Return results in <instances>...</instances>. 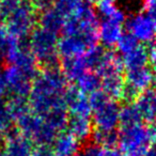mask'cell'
I'll use <instances>...</instances> for the list:
<instances>
[{
    "instance_id": "obj_2",
    "label": "cell",
    "mask_w": 156,
    "mask_h": 156,
    "mask_svg": "<svg viewBox=\"0 0 156 156\" xmlns=\"http://www.w3.org/2000/svg\"><path fill=\"white\" fill-rule=\"evenodd\" d=\"M69 87L60 67L49 66L39 71L28 95L32 112L44 118L58 111H67L65 98Z\"/></svg>"
},
{
    "instance_id": "obj_15",
    "label": "cell",
    "mask_w": 156,
    "mask_h": 156,
    "mask_svg": "<svg viewBox=\"0 0 156 156\" xmlns=\"http://www.w3.org/2000/svg\"><path fill=\"white\" fill-rule=\"evenodd\" d=\"M149 50V67L156 79V41L147 45Z\"/></svg>"
},
{
    "instance_id": "obj_7",
    "label": "cell",
    "mask_w": 156,
    "mask_h": 156,
    "mask_svg": "<svg viewBox=\"0 0 156 156\" xmlns=\"http://www.w3.org/2000/svg\"><path fill=\"white\" fill-rule=\"evenodd\" d=\"M126 20V12L121 7L112 15L100 18L98 28V44L107 49L117 48L120 40L125 34Z\"/></svg>"
},
{
    "instance_id": "obj_4",
    "label": "cell",
    "mask_w": 156,
    "mask_h": 156,
    "mask_svg": "<svg viewBox=\"0 0 156 156\" xmlns=\"http://www.w3.org/2000/svg\"><path fill=\"white\" fill-rule=\"evenodd\" d=\"M92 108V122L104 133H112L120 124L121 106L119 102L110 98L102 90L89 95Z\"/></svg>"
},
{
    "instance_id": "obj_1",
    "label": "cell",
    "mask_w": 156,
    "mask_h": 156,
    "mask_svg": "<svg viewBox=\"0 0 156 156\" xmlns=\"http://www.w3.org/2000/svg\"><path fill=\"white\" fill-rule=\"evenodd\" d=\"M98 20L95 8L89 3L83 5L69 16L59 37V58H80L98 45Z\"/></svg>"
},
{
    "instance_id": "obj_6",
    "label": "cell",
    "mask_w": 156,
    "mask_h": 156,
    "mask_svg": "<svg viewBox=\"0 0 156 156\" xmlns=\"http://www.w3.org/2000/svg\"><path fill=\"white\" fill-rule=\"evenodd\" d=\"M40 69L37 66L7 65L2 72L7 92L11 96L28 98L32 83Z\"/></svg>"
},
{
    "instance_id": "obj_8",
    "label": "cell",
    "mask_w": 156,
    "mask_h": 156,
    "mask_svg": "<svg viewBox=\"0 0 156 156\" xmlns=\"http://www.w3.org/2000/svg\"><path fill=\"white\" fill-rule=\"evenodd\" d=\"M101 79V90L112 100H121L125 93V74L121 61L118 58L98 74Z\"/></svg>"
},
{
    "instance_id": "obj_14",
    "label": "cell",
    "mask_w": 156,
    "mask_h": 156,
    "mask_svg": "<svg viewBox=\"0 0 156 156\" xmlns=\"http://www.w3.org/2000/svg\"><path fill=\"white\" fill-rule=\"evenodd\" d=\"M67 123H69V127L74 130V133L78 135H83L89 133L92 125V118L69 117Z\"/></svg>"
},
{
    "instance_id": "obj_10",
    "label": "cell",
    "mask_w": 156,
    "mask_h": 156,
    "mask_svg": "<svg viewBox=\"0 0 156 156\" xmlns=\"http://www.w3.org/2000/svg\"><path fill=\"white\" fill-rule=\"evenodd\" d=\"M65 101L69 117L92 118V108L89 96L80 92L74 86L69 85Z\"/></svg>"
},
{
    "instance_id": "obj_11",
    "label": "cell",
    "mask_w": 156,
    "mask_h": 156,
    "mask_svg": "<svg viewBox=\"0 0 156 156\" xmlns=\"http://www.w3.org/2000/svg\"><path fill=\"white\" fill-rule=\"evenodd\" d=\"M65 20L66 18L51 5L50 7L39 12L37 26L57 34H60Z\"/></svg>"
},
{
    "instance_id": "obj_3",
    "label": "cell",
    "mask_w": 156,
    "mask_h": 156,
    "mask_svg": "<svg viewBox=\"0 0 156 156\" xmlns=\"http://www.w3.org/2000/svg\"><path fill=\"white\" fill-rule=\"evenodd\" d=\"M39 12L31 0H20L1 17L5 30L16 39L27 41L37 26Z\"/></svg>"
},
{
    "instance_id": "obj_9",
    "label": "cell",
    "mask_w": 156,
    "mask_h": 156,
    "mask_svg": "<svg viewBox=\"0 0 156 156\" xmlns=\"http://www.w3.org/2000/svg\"><path fill=\"white\" fill-rule=\"evenodd\" d=\"M125 31L142 45H150L156 41V24L143 11L128 16Z\"/></svg>"
},
{
    "instance_id": "obj_16",
    "label": "cell",
    "mask_w": 156,
    "mask_h": 156,
    "mask_svg": "<svg viewBox=\"0 0 156 156\" xmlns=\"http://www.w3.org/2000/svg\"><path fill=\"white\" fill-rule=\"evenodd\" d=\"M142 10L156 24V0H144Z\"/></svg>"
},
{
    "instance_id": "obj_17",
    "label": "cell",
    "mask_w": 156,
    "mask_h": 156,
    "mask_svg": "<svg viewBox=\"0 0 156 156\" xmlns=\"http://www.w3.org/2000/svg\"><path fill=\"white\" fill-rule=\"evenodd\" d=\"M96 1H104V2H112V3H118L119 0H96ZM95 1V2H96Z\"/></svg>"
},
{
    "instance_id": "obj_12",
    "label": "cell",
    "mask_w": 156,
    "mask_h": 156,
    "mask_svg": "<svg viewBox=\"0 0 156 156\" xmlns=\"http://www.w3.org/2000/svg\"><path fill=\"white\" fill-rule=\"evenodd\" d=\"M142 120L156 124V88H151L134 101Z\"/></svg>"
},
{
    "instance_id": "obj_5",
    "label": "cell",
    "mask_w": 156,
    "mask_h": 156,
    "mask_svg": "<svg viewBox=\"0 0 156 156\" xmlns=\"http://www.w3.org/2000/svg\"><path fill=\"white\" fill-rule=\"evenodd\" d=\"M58 42L59 37L57 33L39 26H37L27 40L29 50L34 60L37 64L43 65L44 67L56 66L59 58Z\"/></svg>"
},
{
    "instance_id": "obj_13",
    "label": "cell",
    "mask_w": 156,
    "mask_h": 156,
    "mask_svg": "<svg viewBox=\"0 0 156 156\" xmlns=\"http://www.w3.org/2000/svg\"><path fill=\"white\" fill-rule=\"evenodd\" d=\"M73 86L75 88H77L80 92H83L86 95L89 96L90 94L101 90V79L98 77V75H96L95 73L89 72V73L85 74Z\"/></svg>"
}]
</instances>
